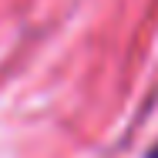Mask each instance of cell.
<instances>
[{
  "label": "cell",
  "instance_id": "6da1fadb",
  "mask_svg": "<svg viewBox=\"0 0 158 158\" xmlns=\"http://www.w3.org/2000/svg\"><path fill=\"white\" fill-rule=\"evenodd\" d=\"M152 158H158V145H155V148H152Z\"/></svg>",
  "mask_w": 158,
  "mask_h": 158
}]
</instances>
